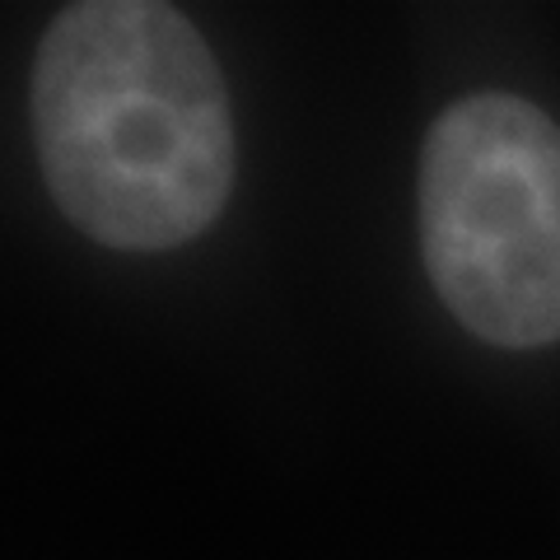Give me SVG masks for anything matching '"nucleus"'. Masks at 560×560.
Instances as JSON below:
<instances>
[{
  "label": "nucleus",
  "mask_w": 560,
  "mask_h": 560,
  "mask_svg": "<svg viewBox=\"0 0 560 560\" xmlns=\"http://www.w3.org/2000/svg\"><path fill=\"white\" fill-rule=\"evenodd\" d=\"M420 253L434 294L504 350L560 341V127L518 94H467L420 150Z\"/></svg>",
  "instance_id": "obj_2"
},
{
  "label": "nucleus",
  "mask_w": 560,
  "mask_h": 560,
  "mask_svg": "<svg viewBox=\"0 0 560 560\" xmlns=\"http://www.w3.org/2000/svg\"><path fill=\"white\" fill-rule=\"evenodd\" d=\"M28 113L51 201L103 248H183L234 191L230 90L197 24L173 5L57 10L33 57Z\"/></svg>",
  "instance_id": "obj_1"
}]
</instances>
